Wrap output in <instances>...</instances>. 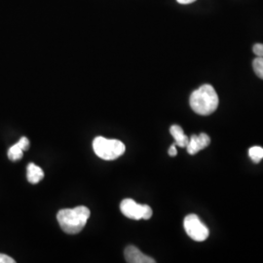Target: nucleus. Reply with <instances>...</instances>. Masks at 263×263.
<instances>
[{"label": "nucleus", "mask_w": 263, "mask_h": 263, "mask_svg": "<svg viewBox=\"0 0 263 263\" xmlns=\"http://www.w3.org/2000/svg\"><path fill=\"white\" fill-rule=\"evenodd\" d=\"M90 216L91 213L88 208L79 206L74 209L61 210L57 215V219L66 233L73 235L82 231Z\"/></svg>", "instance_id": "f257e3e1"}, {"label": "nucleus", "mask_w": 263, "mask_h": 263, "mask_svg": "<svg viewBox=\"0 0 263 263\" xmlns=\"http://www.w3.org/2000/svg\"><path fill=\"white\" fill-rule=\"evenodd\" d=\"M219 100L216 90L210 84L202 85L191 94L189 99V104L192 110L203 116L215 112Z\"/></svg>", "instance_id": "f03ea898"}, {"label": "nucleus", "mask_w": 263, "mask_h": 263, "mask_svg": "<svg viewBox=\"0 0 263 263\" xmlns=\"http://www.w3.org/2000/svg\"><path fill=\"white\" fill-rule=\"evenodd\" d=\"M93 148L97 156L101 159L116 160L125 153L126 147L122 141L109 140L104 137H97L93 141Z\"/></svg>", "instance_id": "7ed1b4c3"}, {"label": "nucleus", "mask_w": 263, "mask_h": 263, "mask_svg": "<svg viewBox=\"0 0 263 263\" xmlns=\"http://www.w3.org/2000/svg\"><path fill=\"white\" fill-rule=\"evenodd\" d=\"M120 210L124 216L131 219H149L152 216V209L148 205H141L133 199H124L120 204Z\"/></svg>", "instance_id": "20e7f679"}, {"label": "nucleus", "mask_w": 263, "mask_h": 263, "mask_svg": "<svg viewBox=\"0 0 263 263\" xmlns=\"http://www.w3.org/2000/svg\"><path fill=\"white\" fill-rule=\"evenodd\" d=\"M183 226L187 235L196 242H203L207 240L210 231L196 215H188L183 221Z\"/></svg>", "instance_id": "39448f33"}, {"label": "nucleus", "mask_w": 263, "mask_h": 263, "mask_svg": "<svg viewBox=\"0 0 263 263\" xmlns=\"http://www.w3.org/2000/svg\"><path fill=\"white\" fill-rule=\"evenodd\" d=\"M211 143V139L208 136L207 134H200L197 135H192L189 142H188L186 149L190 155H194L200 151H203L204 148L208 147Z\"/></svg>", "instance_id": "423d86ee"}, {"label": "nucleus", "mask_w": 263, "mask_h": 263, "mask_svg": "<svg viewBox=\"0 0 263 263\" xmlns=\"http://www.w3.org/2000/svg\"><path fill=\"white\" fill-rule=\"evenodd\" d=\"M124 255L126 261L129 263H155V259L146 254H142L135 246L127 247L125 249Z\"/></svg>", "instance_id": "0eeeda50"}, {"label": "nucleus", "mask_w": 263, "mask_h": 263, "mask_svg": "<svg viewBox=\"0 0 263 263\" xmlns=\"http://www.w3.org/2000/svg\"><path fill=\"white\" fill-rule=\"evenodd\" d=\"M170 133L173 136V138L175 139V144L178 145L179 147H186L189 139L187 136L184 134L183 130L181 129V127L179 125H173L170 128Z\"/></svg>", "instance_id": "6e6552de"}, {"label": "nucleus", "mask_w": 263, "mask_h": 263, "mask_svg": "<svg viewBox=\"0 0 263 263\" xmlns=\"http://www.w3.org/2000/svg\"><path fill=\"white\" fill-rule=\"evenodd\" d=\"M27 178L30 183L36 184L40 180L44 179V172L40 167H38L37 165L30 163L28 166Z\"/></svg>", "instance_id": "1a4fd4ad"}, {"label": "nucleus", "mask_w": 263, "mask_h": 263, "mask_svg": "<svg viewBox=\"0 0 263 263\" xmlns=\"http://www.w3.org/2000/svg\"><path fill=\"white\" fill-rule=\"evenodd\" d=\"M23 155H24V151L21 149V147L17 143L11 146L8 151V157L11 161L21 160L23 158Z\"/></svg>", "instance_id": "9d476101"}, {"label": "nucleus", "mask_w": 263, "mask_h": 263, "mask_svg": "<svg viewBox=\"0 0 263 263\" xmlns=\"http://www.w3.org/2000/svg\"><path fill=\"white\" fill-rule=\"evenodd\" d=\"M249 155L254 163H259L263 159V148L260 146H254L249 149Z\"/></svg>", "instance_id": "9b49d317"}, {"label": "nucleus", "mask_w": 263, "mask_h": 263, "mask_svg": "<svg viewBox=\"0 0 263 263\" xmlns=\"http://www.w3.org/2000/svg\"><path fill=\"white\" fill-rule=\"evenodd\" d=\"M253 67H254L255 74L263 80V58L256 57L253 61Z\"/></svg>", "instance_id": "f8f14e48"}, {"label": "nucleus", "mask_w": 263, "mask_h": 263, "mask_svg": "<svg viewBox=\"0 0 263 263\" xmlns=\"http://www.w3.org/2000/svg\"><path fill=\"white\" fill-rule=\"evenodd\" d=\"M17 144L21 147V149L23 151H28L29 148V141H28V138L26 137H23L21 140H20Z\"/></svg>", "instance_id": "ddd939ff"}, {"label": "nucleus", "mask_w": 263, "mask_h": 263, "mask_svg": "<svg viewBox=\"0 0 263 263\" xmlns=\"http://www.w3.org/2000/svg\"><path fill=\"white\" fill-rule=\"evenodd\" d=\"M253 51H254V53L256 56L262 57L263 58V44H260V43L254 44Z\"/></svg>", "instance_id": "4468645a"}, {"label": "nucleus", "mask_w": 263, "mask_h": 263, "mask_svg": "<svg viewBox=\"0 0 263 263\" xmlns=\"http://www.w3.org/2000/svg\"><path fill=\"white\" fill-rule=\"evenodd\" d=\"M0 263H15V260L6 254H0Z\"/></svg>", "instance_id": "2eb2a0df"}, {"label": "nucleus", "mask_w": 263, "mask_h": 263, "mask_svg": "<svg viewBox=\"0 0 263 263\" xmlns=\"http://www.w3.org/2000/svg\"><path fill=\"white\" fill-rule=\"evenodd\" d=\"M176 146H177V145L175 144V142H174V144H172V145H171V147L169 148L170 156H172V157L177 156V154H178V151H177Z\"/></svg>", "instance_id": "dca6fc26"}, {"label": "nucleus", "mask_w": 263, "mask_h": 263, "mask_svg": "<svg viewBox=\"0 0 263 263\" xmlns=\"http://www.w3.org/2000/svg\"><path fill=\"white\" fill-rule=\"evenodd\" d=\"M179 2V4H190V3H193L195 2L196 0H177Z\"/></svg>", "instance_id": "f3484780"}]
</instances>
